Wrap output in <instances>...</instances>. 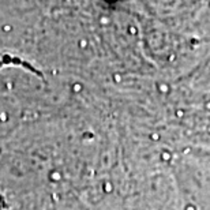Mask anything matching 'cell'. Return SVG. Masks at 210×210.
Returning a JSON list of instances; mask_svg holds the SVG:
<instances>
[]
</instances>
